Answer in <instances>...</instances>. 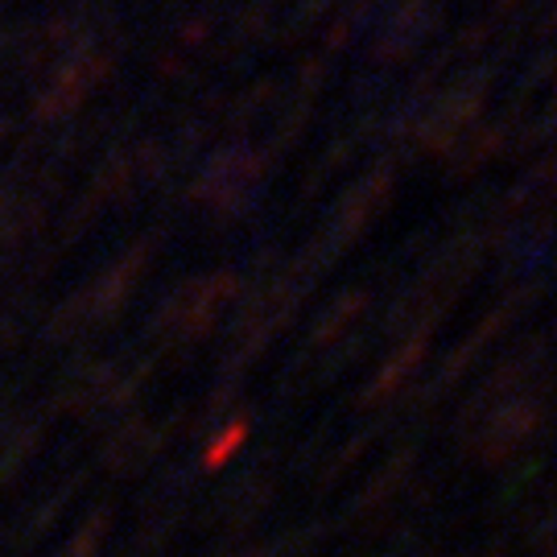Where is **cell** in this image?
I'll return each mask as SVG.
<instances>
[{
    "label": "cell",
    "instance_id": "obj_4",
    "mask_svg": "<svg viewBox=\"0 0 557 557\" xmlns=\"http://www.w3.org/2000/svg\"><path fill=\"white\" fill-rule=\"evenodd\" d=\"M239 442H244V425H232V430H223V438L215 442V446H211L207 455H202V462H207V471H215V467L223 462V455H232V450H236Z\"/></svg>",
    "mask_w": 557,
    "mask_h": 557
},
{
    "label": "cell",
    "instance_id": "obj_1",
    "mask_svg": "<svg viewBox=\"0 0 557 557\" xmlns=\"http://www.w3.org/2000/svg\"><path fill=\"white\" fill-rule=\"evenodd\" d=\"M273 499V479L248 475L236 483V492H223V520L227 524H252Z\"/></svg>",
    "mask_w": 557,
    "mask_h": 557
},
{
    "label": "cell",
    "instance_id": "obj_3",
    "mask_svg": "<svg viewBox=\"0 0 557 557\" xmlns=\"http://www.w3.org/2000/svg\"><path fill=\"white\" fill-rule=\"evenodd\" d=\"M103 529H108V512H100L96 520H87V524H83L79 533L71 537V545H66L62 554H54V557H91L96 549H100Z\"/></svg>",
    "mask_w": 557,
    "mask_h": 557
},
{
    "label": "cell",
    "instance_id": "obj_5",
    "mask_svg": "<svg viewBox=\"0 0 557 557\" xmlns=\"http://www.w3.org/2000/svg\"><path fill=\"white\" fill-rule=\"evenodd\" d=\"M236 557H273V554H269V549H239Z\"/></svg>",
    "mask_w": 557,
    "mask_h": 557
},
{
    "label": "cell",
    "instance_id": "obj_2",
    "mask_svg": "<svg viewBox=\"0 0 557 557\" xmlns=\"http://www.w3.org/2000/svg\"><path fill=\"white\" fill-rule=\"evenodd\" d=\"M405 479H409V467L405 462H393V467H384L363 492H359V499H356V517H376L380 508H384V496L393 492L397 496L400 487H405Z\"/></svg>",
    "mask_w": 557,
    "mask_h": 557
}]
</instances>
